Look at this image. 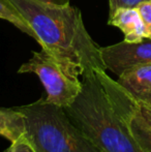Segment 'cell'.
I'll return each instance as SVG.
<instances>
[{"instance_id":"cell-1","label":"cell","mask_w":151,"mask_h":152,"mask_svg":"<svg viewBox=\"0 0 151 152\" xmlns=\"http://www.w3.org/2000/svg\"><path fill=\"white\" fill-rule=\"evenodd\" d=\"M28 22L40 48L59 63L74 80L90 69H106L101 47L88 33L82 12L71 3L64 5L37 0H9Z\"/></svg>"},{"instance_id":"cell-2","label":"cell","mask_w":151,"mask_h":152,"mask_svg":"<svg viewBox=\"0 0 151 152\" xmlns=\"http://www.w3.org/2000/svg\"><path fill=\"white\" fill-rule=\"evenodd\" d=\"M82 89L64 111L73 123L101 152H142L116 112L96 74L86 72Z\"/></svg>"},{"instance_id":"cell-3","label":"cell","mask_w":151,"mask_h":152,"mask_svg":"<svg viewBox=\"0 0 151 152\" xmlns=\"http://www.w3.org/2000/svg\"><path fill=\"white\" fill-rule=\"evenodd\" d=\"M17 109L25 116L27 146L32 152H101L73 123L63 107L42 97Z\"/></svg>"},{"instance_id":"cell-4","label":"cell","mask_w":151,"mask_h":152,"mask_svg":"<svg viewBox=\"0 0 151 152\" xmlns=\"http://www.w3.org/2000/svg\"><path fill=\"white\" fill-rule=\"evenodd\" d=\"M18 72L36 75L47 92V102L63 108L69 106L82 89V81L67 76L58 62L44 49L32 52V57L21 65Z\"/></svg>"},{"instance_id":"cell-5","label":"cell","mask_w":151,"mask_h":152,"mask_svg":"<svg viewBox=\"0 0 151 152\" xmlns=\"http://www.w3.org/2000/svg\"><path fill=\"white\" fill-rule=\"evenodd\" d=\"M101 56L106 70L116 76L138 66L151 64V39L142 42H117L108 47H101Z\"/></svg>"},{"instance_id":"cell-6","label":"cell","mask_w":151,"mask_h":152,"mask_svg":"<svg viewBox=\"0 0 151 152\" xmlns=\"http://www.w3.org/2000/svg\"><path fill=\"white\" fill-rule=\"evenodd\" d=\"M117 82L137 100L151 106V64L126 70Z\"/></svg>"},{"instance_id":"cell-7","label":"cell","mask_w":151,"mask_h":152,"mask_svg":"<svg viewBox=\"0 0 151 152\" xmlns=\"http://www.w3.org/2000/svg\"><path fill=\"white\" fill-rule=\"evenodd\" d=\"M108 24L119 28L128 42H142L146 38V28L137 7H121L109 16Z\"/></svg>"},{"instance_id":"cell-8","label":"cell","mask_w":151,"mask_h":152,"mask_svg":"<svg viewBox=\"0 0 151 152\" xmlns=\"http://www.w3.org/2000/svg\"><path fill=\"white\" fill-rule=\"evenodd\" d=\"M0 136L12 144H26V120L17 108H0Z\"/></svg>"},{"instance_id":"cell-9","label":"cell","mask_w":151,"mask_h":152,"mask_svg":"<svg viewBox=\"0 0 151 152\" xmlns=\"http://www.w3.org/2000/svg\"><path fill=\"white\" fill-rule=\"evenodd\" d=\"M0 19L7 21L12 23L14 26H16L18 29H20L22 32L26 33L27 35L31 36L33 39L38 42L36 34L34 33L33 29L30 27L24 17L20 14L16 6L9 1V0H0Z\"/></svg>"},{"instance_id":"cell-10","label":"cell","mask_w":151,"mask_h":152,"mask_svg":"<svg viewBox=\"0 0 151 152\" xmlns=\"http://www.w3.org/2000/svg\"><path fill=\"white\" fill-rule=\"evenodd\" d=\"M124 93H125L126 100H127V102H128L129 107L131 108V110L136 113V115H137L146 125L149 126L151 128V106H148V104H143V102L137 100L135 97H133L128 92L125 90V89H124Z\"/></svg>"},{"instance_id":"cell-11","label":"cell","mask_w":151,"mask_h":152,"mask_svg":"<svg viewBox=\"0 0 151 152\" xmlns=\"http://www.w3.org/2000/svg\"><path fill=\"white\" fill-rule=\"evenodd\" d=\"M146 28V38L151 39V0L141 2L137 5Z\"/></svg>"},{"instance_id":"cell-12","label":"cell","mask_w":151,"mask_h":152,"mask_svg":"<svg viewBox=\"0 0 151 152\" xmlns=\"http://www.w3.org/2000/svg\"><path fill=\"white\" fill-rule=\"evenodd\" d=\"M143 1L146 0H109V16L121 7H137Z\"/></svg>"},{"instance_id":"cell-13","label":"cell","mask_w":151,"mask_h":152,"mask_svg":"<svg viewBox=\"0 0 151 152\" xmlns=\"http://www.w3.org/2000/svg\"><path fill=\"white\" fill-rule=\"evenodd\" d=\"M5 152H32L26 144H12Z\"/></svg>"},{"instance_id":"cell-14","label":"cell","mask_w":151,"mask_h":152,"mask_svg":"<svg viewBox=\"0 0 151 152\" xmlns=\"http://www.w3.org/2000/svg\"><path fill=\"white\" fill-rule=\"evenodd\" d=\"M37 1L47 2V3H52V4H58V5H64V4L69 3L71 0H37Z\"/></svg>"}]
</instances>
